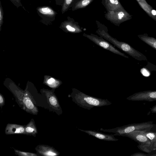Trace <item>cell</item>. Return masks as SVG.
<instances>
[{"mask_svg":"<svg viewBox=\"0 0 156 156\" xmlns=\"http://www.w3.org/2000/svg\"><path fill=\"white\" fill-rule=\"evenodd\" d=\"M138 37L144 43L156 50V38L149 36L147 33L137 35Z\"/></svg>","mask_w":156,"mask_h":156,"instance_id":"18","label":"cell"},{"mask_svg":"<svg viewBox=\"0 0 156 156\" xmlns=\"http://www.w3.org/2000/svg\"><path fill=\"white\" fill-rule=\"evenodd\" d=\"M37 133L35 121L34 119H32L28 124L25 125V135L35 137Z\"/></svg>","mask_w":156,"mask_h":156,"instance_id":"16","label":"cell"},{"mask_svg":"<svg viewBox=\"0 0 156 156\" xmlns=\"http://www.w3.org/2000/svg\"><path fill=\"white\" fill-rule=\"evenodd\" d=\"M45 95L49 106L56 111L58 115L62 114V111L58 99L56 96L51 92H47Z\"/></svg>","mask_w":156,"mask_h":156,"instance_id":"11","label":"cell"},{"mask_svg":"<svg viewBox=\"0 0 156 156\" xmlns=\"http://www.w3.org/2000/svg\"><path fill=\"white\" fill-rule=\"evenodd\" d=\"M130 156H149V155L147 153L145 154L141 152H137L133 154Z\"/></svg>","mask_w":156,"mask_h":156,"instance_id":"24","label":"cell"},{"mask_svg":"<svg viewBox=\"0 0 156 156\" xmlns=\"http://www.w3.org/2000/svg\"><path fill=\"white\" fill-rule=\"evenodd\" d=\"M63 1L64 0H55V3L57 5H62Z\"/></svg>","mask_w":156,"mask_h":156,"instance_id":"27","label":"cell"},{"mask_svg":"<svg viewBox=\"0 0 156 156\" xmlns=\"http://www.w3.org/2000/svg\"><path fill=\"white\" fill-rule=\"evenodd\" d=\"M150 112L152 113H156V105L150 108Z\"/></svg>","mask_w":156,"mask_h":156,"instance_id":"26","label":"cell"},{"mask_svg":"<svg viewBox=\"0 0 156 156\" xmlns=\"http://www.w3.org/2000/svg\"><path fill=\"white\" fill-rule=\"evenodd\" d=\"M96 33L104 39L113 44L136 60H139L142 56V53L135 49L128 43L119 41L109 35L107 28L99 27Z\"/></svg>","mask_w":156,"mask_h":156,"instance_id":"2","label":"cell"},{"mask_svg":"<svg viewBox=\"0 0 156 156\" xmlns=\"http://www.w3.org/2000/svg\"><path fill=\"white\" fill-rule=\"evenodd\" d=\"M105 17L108 20L118 26L121 23L132 18V15L125 9L117 11H108L105 14Z\"/></svg>","mask_w":156,"mask_h":156,"instance_id":"6","label":"cell"},{"mask_svg":"<svg viewBox=\"0 0 156 156\" xmlns=\"http://www.w3.org/2000/svg\"><path fill=\"white\" fill-rule=\"evenodd\" d=\"M126 99L133 101H156V90H148L136 93L128 97Z\"/></svg>","mask_w":156,"mask_h":156,"instance_id":"8","label":"cell"},{"mask_svg":"<svg viewBox=\"0 0 156 156\" xmlns=\"http://www.w3.org/2000/svg\"><path fill=\"white\" fill-rule=\"evenodd\" d=\"M104 2L108 11H117L124 9L119 0H104Z\"/></svg>","mask_w":156,"mask_h":156,"instance_id":"15","label":"cell"},{"mask_svg":"<svg viewBox=\"0 0 156 156\" xmlns=\"http://www.w3.org/2000/svg\"><path fill=\"white\" fill-rule=\"evenodd\" d=\"M17 8H18L20 7H22L25 9V10L26 11L25 9L24 8L21 2V0H9Z\"/></svg>","mask_w":156,"mask_h":156,"instance_id":"23","label":"cell"},{"mask_svg":"<svg viewBox=\"0 0 156 156\" xmlns=\"http://www.w3.org/2000/svg\"><path fill=\"white\" fill-rule=\"evenodd\" d=\"M144 131L136 130L121 136L129 137L137 142L138 144L137 146L138 148L148 154L151 152V142L144 134Z\"/></svg>","mask_w":156,"mask_h":156,"instance_id":"4","label":"cell"},{"mask_svg":"<svg viewBox=\"0 0 156 156\" xmlns=\"http://www.w3.org/2000/svg\"><path fill=\"white\" fill-rule=\"evenodd\" d=\"M35 149L39 156H56L60 154V153L54 147L48 145L39 144Z\"/></svg>","mask_w":156,"mask_h":156,"instance_id":"9","label":"cell"},{"mask_svg":"<svg viewBox=\"0 0 156 156\" xmlns=\"http://www.w3.org/2000/svg\"><path fill=\"white\" fill-rule=\"evenodd\" d=\"M3 10L1 5V2L0 1V27L1 28L3 22Z\"/></svg>","mask_w":156,"mask_h":156,"instance_id":"22","label":"cell"},{"mask_svg":"<svg viewBox=\"0 0 156 156\" xmlns=\"http://www.w3.org/2000/svg\"><path fill=\"white\" fill-rule=\"evenodd\" d=\"M62 26L68 32L72 33H79L82 32L80 27L77 23L70 20L63 22Z\"/></svg>","mask_w":156,"mask_h":156,"instance_id":"14","label":"cell"},{"mask_svg":"<svg viewBox=\"0 0 156 156\" xmlns=\"http://www.w3.org/2000/svg\"><path fill=\"white\" fill-rule=\"evenodd\" d=\"M78 129L101 140L109 141H116L119 140L115 138L113 134H106L91 130H84L79 129Z\"/></svg>","mask_w":156,"mask_h":156,"instance_id":"10","label":"cell"},{"mask_svg":"<svg viewBox=\"0 0 156 156\" xmlns=\"http://www.w3.org/2000/svg\"><path fill=\"white\" fill-rule=\"evenodd\" d=\"M155 151H156V150H155Z\"/></svg>","mask_w":156,"mask_h":156,"instance_id":"31","label":"cell"},{"mask_svg":"<svg viewBox=\"0 0 156 156\" xmlns=\"http://www.w3.org/2000/svg\"><path fill=\"white\" fill-rule=\"evenodd\" d=\"M36 10L38 15L41 18L40 21L44 23H49L54 21L57 14L51 7L48 6L38 7Z\"/></svg>","mask_w":156,"mask_h":156,"instance_id":"7","label":"cell"},{"mask_svg":"<svg viewBox=\"0 0 156 156\" xmlns=\"http://www.w3.org/2000/svg\"><path fill=\"white\" fill-rule=\"evenodd\" d=\"M149 156H156V151H154L148 153Z\"/></svg>","mask_w":156,"mask_h":156,"instance_id":"28","label":"cell"},{"mask_svg":"<svg viewBox=\"0 0 156 156\" xmlns=\"http://www.w3.org/2000/svg\"><path fill=\"white\" fill-rule=\"evenodd\" d=\"M93 0H80L77 2L74 7V10L85 8Z\"/></svg>","mask_w":156,"mask_h":156,"instance_id":"19","label":"cell"},{"mask_svg":"<svg viewBox=\"0 0 156 156\" xmlns=\"http://www.w3.org/2000/svg\"><path fill=\"white\" fill-rule=\"evenodd\" d=\"M15 154L19 156H37V153L22 151L14 148Z\"/></svg>","mask_w":156,"mask_h":156,"instance_id":"20","label":"cell"},{"mask_svg":"<svg viewBox=\"0 0 156 156\" xmlns=\"http://www.w3.org/2000/svg\"><path fill=\"white\" fill-rule=\"evenodd\" d=\"M5 103V99L3 95L0 94V106L1 108L4 105Z\"/></svg>","mask_w":156,"mask_h":156,"instance_id":"25","label":"cell"},{"mask_svg":"<svg viewBox=\"0 0 156 156\" xmlns=\"http://www.w3.org/2000/svg\"><path fill=\"white\" fill-rule=\"evenodd\" d=\"M5 133L6 135L24 134L25 135V125L8 123L5 129Z\"/></svg>","mask_w":156,"mask_h":156,"instance_id":"12","label":"cell"},{"mask_svg":"<svg viewBox=\"0 0 156 156\" xmlns=\"http://www.w3.org/2000/svg\"><path fill=\"white\" fill-rule=\"evenodd\" d=\"M55 81V80L54 79L51 78L48 80L47 82L48 84H51L52 83H53Z\"/></svg>","mask_w":156,"mask_h":156,"instance_id":"29","label":"cell"},{"mask_svg":"<svg viewBox=\"0 0 156 156\" xmlns=\"http://www.w3.org/2000/svg\"><path fill=\"white\" fill-rule=\"evenodd\" d=\"M70 96L72 101L77 105L89 110L94 107L108 106L112 104L107 99H102L87 95L75 88L72 89Z\"/></svg>","mask_w":156,"mask_h":156,"instance_id":"1","label":"cell"},{"mask_svg":"<svg viewBox=\"0 0 156 156\" xmlns=\"http://www.w3.org/2000/svg\"><path fill=\"white\" fill-rule=\"evenodd\" d=\"M137 2H143L144 3H147V2L146 0H136Z\"/></svg>","mask_w":156,"mask_h":156,"instance_id":"30","label":"cell"},{"mask_svg":"<svg viewBox=\"0 0 156 156\" xmlns=\"http://www.w3.org/2000/svg\"><path fill=\"white\" fill-rule=\"evenodd\" d=\"M73 1V0H64L61 9L62 14L68 10Z\"/></svg>","mask_w":156,"mask_h":156,"instance_id":"21","label":"cell"},{"mask_svg":"<svg viewBox=\"0 0 156 156\" xmlns=\"http://www.w3.org/2000/svg\"><path fill=\"white\" fill-rule=\"evenodd\" d=\"M140 7L153 20L156 21V10L147 2H137Z\"/></svg>","mask_w":156,"mask_h":156,"instance_id":"17","label":"cell"},{"mask_svg":"<svg viewBox=\"0 0 156 156\" xmlns=\"http://www.w3.org/2000/svg\"><path fill=\"white\" fill-rule=\"evenodd\" d=\"M144 133L151 142V152L156 150V124L150 128L144 131Z\"/></svg>","mask_w":156,"mask_h":156,"instance_id":"13","label":"cell"},{"mask_svg":"<svg viewBox=\"0 0 156 156\" xmlns=\"http://www.w3.org/2000/svg\"><path fill=\"white\" fill-rule=\"evenodd\" d=\"M83 36L87 37L97 45L106 50L124 58H129L128 56L116 48L109 42L100 36L99 37L92 33L89 35L85 33L83 34Z\"/></svg>","mask_w":156,"mask_h":156,"instance_id":"5","label":"cell"},{"mask_svg":"<svg viewBox=\"0 0 156 156\" xmlns=\"http://www.w3.org/2000/svg\"><path fill=\"white\" fill-rule=\"evenodd\" d=\"M153 122V121H149L134 123L111 129H104L101 128L100 130L105 132L114 133V136H121L136 130H144L148 129L154 125Z\"/></svg>","mask_w":156,"mask_h":156,"instance_id":"3","label":"cell"}]
</instances>
